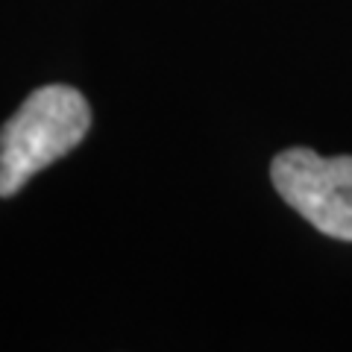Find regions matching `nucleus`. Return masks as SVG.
Masks as SVG:
<instances>
[{
	"label": "nucleus",
	"instance_id": "f257e3e1",
	"mask_svg": "<svg viewBox=\"0 0 352 352\" xmlns=\"http://www.w3.org/2000/svg\"><path fill=\"white\" fill-rule=\"evenodd\" d=\"M91 126L88 100L71 85L36 88L0 126V197H12L80 144Z\"/></svg>",
	"mask_w": 352,
	"mask_h": 352
},
{
	"label": "nucleus",
	"instance_id": "f03ea898",
	"mask_svg": "<svg viewBox=\"0 0 352 352\" xmlns=\"http://www.w3.org/2000/svg\"><path fill=\"white\" fill-rule=\"evenodd\" d=\"M270 179L317 232L352 241V156L326 159L308 147H291L273 159Z\"/></svg>",
	"mask_w": 352,
	"mask_h": 352
}]
</instances>
